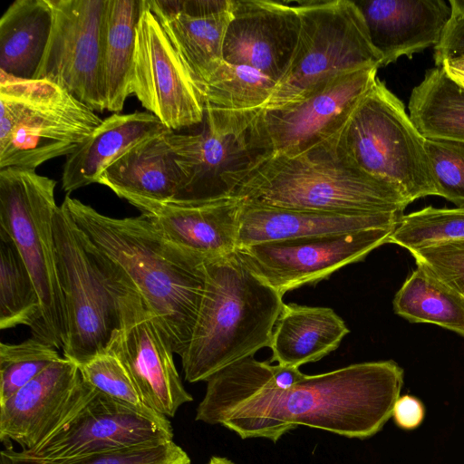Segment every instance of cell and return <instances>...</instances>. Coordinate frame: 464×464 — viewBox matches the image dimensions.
<instances>
[{"instance_id":"1","label":"cell","mask_w":464,"mask_h":464,"mask_svg":"<svg viewBox=\"0 0 464 464\" xmlns=\"http://www.w3.org/2000/svg\"><path fill=\"white\" fill-rule=\"evenodd\" d=\"M267 363L251 356L212 375L196 420L273 442L300 425L366 439L392 416L403 384V370L389 360L304 374L280 389L271 382Z\"/></svg>"},{"instance_id":"2","label":"cell","mask_w":464,"mask_h":464,"mask_svg":"<svg viewBox=\"0 0 464 464\" xmlns=\"http://www.w3.org/2000/svg\"><path fill=\"white\" fill-rule=\"evenodd\" d=\"M61 206L133 285L180 357L190 342L204 295L205 260L168 241L142 214L111 218L69 195Z\"/></svg>"},{"instance_id":"3","label":"cell","mask_w":464,"mask_h":464,"mask_svg":"<svg viewBox=\"0 0 464 464\" xmlns=\"http://www.w3.org/2000/svg\"><path fill=\"white\" fill-rule=\"evenodd\" d=\"M206 285L190 342L180 356L185 380L208 381L269 347L283 296L256 276L237 251L205 260Z\"/></svg>"},{"instance_id":"4","label":"cell","mask_w":464,"mask_h":464,"mask_svg":"<svg viewBox=\"0 0 464 464\" xmlns=\"http://www.w3.org/2000/svg\"><path fill=\"white\" fill-rule=\"evenodd\" d=\"M336 134L300 154L262 160L236 197L294 209L403 213L409 200L392 184L354 165L341 150Z\"/></svg>"},{"instance_id":"5","label":"cell","mask_w":464,"mask_h":464,"mask_svg":"<svg viewBox=\"0 0 464 464\" xmlns=\"http://www.w3.org/2000/svg\"><path fill=\"white\" fill-rule=\"evenodd\" d=\"M53 233L66 320L62 351L78 366L108 350L121 324V298L135 287L63 206L54 213Z\"/></svg>"},{"instance_id":"6","label":"cell","mask_w":464,"mask_h":464,"mask_svg":"<svg viewBox=\"0 0 464 464\" xmlns=\"http://www.w3.org/2000/svg\"><path fill=\"white\" fill-rule=\"evenodd\" d=\"M0 169H36L69 156L102 122L72 94L46 80L0 71Z\"/></svg>"},{"instance_id":"7","label":"cell","mask_w":464,"mask_h":464,"mask_svg":"<svg viewBox=\"0 0 464 464\" xmlns=\"http://www.w3.org/2000/svg\"><path fill=\"white\" fill-rule=\"evenodd\" d=\"M336 138L354 165L395 186L410 203L437 196L426 138L402 102L378 77Z\"/></svg>"},{"instance_id":"8","label":"cell","mask_w":464,"mask_h":464,"mask_svg":"<svg viewBox=\"0 0 464 464\" xmlns=\"http://www.w3.org/2000/svg\"><path fill=\"white\" fill-rule=\"evenodd\" d=\"M56 181L33 169H0V235L16 246L36 287L42 318L34 336L64 346L66 320L53 233Z\"/></svg>"},{"instance_id":"9","label":"cell","mask_w":464,"mask_h":464,"mask_svg":"<svg viewBox=\"0 0 464 464\" xmlns=\"http://www.w3.org/2000/svg\"><path fill=\"white\" fill-rule=\"evenodd\" d=\"M298 42L284 76L262 110L292 102L339 74L382 67L365 21L353 0H301Z\"/></svg>"},{"instance_id":"10","label":"cell","mask_w":464,"mask_h":464,"mask_svg":"<svg viewBox=\"0 0 464 464\" xmlns=\"http://www.w3.org/2000/svg\"><path fill=\"white\" fill-rule=\"evenodd\" d=\"M205 127L197 134L166 133L180 181L170 201L201 203L236 197L255 167L265 159L251 133L259 111H222L205 107Z\"/></svg>"},{"instance_id":"11","label":"cell","mask_w":464,"mask_h":464,"mask_svg":"<svg viewBox=\"0 0 464 464\" xmlns=\"http://www.w3.org/2000/svg\"><path fill=\"white\" fill-rule=\"evenodd\" d=\"M378 67L347 72L282 106L259 110L251 133L265 159L300 154L336 133L377 79Z\"/></svg>"},{"instance_id":"12","label":"cell","mask_w":464,"mask_h":464,"mask_svg":"<svg viewBox=\"0 0 464 464\" xmlns=\"http://www.w3.org/2000/svg\"><path fill=\"white\" fill-rule=\"evenodd\" d=\"M169 418L110 397L93 387L63 422L24 454L59 460L173 440ZM21 451V450H20Z\"/></svg>"},{"instance_id":"13","label":"cell","mask_w":464,"mask_h":464,"mask_svg":"<svg viewBox=\"0 0 464 464\" xmlns=\"http://www.w3.org/2000/svg\"><path fill=\"white\" fill-rule=\"evenodd\" d=\"M130 94L171 130L204 119L202 92L146 0L136 28Z\"/></svg>"},{"instance_id":"14","label":"cell","mask_w":464,"mask_h":464,"mask_svg":"<svg viewBox=\"0 0 464 464\" xmlns=\"http://www.w3.org/2000/svg\"><path fill=\"white\" fill-rule=\"evenodd\" d=\"M393 230L372 228L271 241L240 247L237 253L256 276L283 296L363 260L372 250L389 243Z\"/></svg>"},{"instance_id":"15","label":"cell","mask_w":464,"mask_h":464,"mask_svg":"<svg viewBox=\"0 0 464 464\" xmlns=\"http://www.w3.org/2000/svg\"><path fill=\"white\" fill-rule=\"evenodd\" d=\"M48 2L53 13L52 28L33 79L55 83L95 112H102L105 102L101 53L105 0Z\"/></svg>"},{"instance_id":"16","label":"cell","mask_w":464,"mask_h":464,"mask_svg":"<svg viewBox=\"0 0 464 464\" xmlns=\"http://www.w3.org/2000/svg\"><path fill=\"white\" fill-rule=\"evenodd\" d=\"M121 324L108 350L130 373L143 402L168 418L193 401L173 359L171 340L135 289L121 298Z\"/></svg>"},{"instance_id":"17","label":"cell","mask_w":464,"mask_h":464,"mask_svg":"<svg viewBox=\"0 0 464 464\" xmlns=\"http://www.w3.org/2000/svg\"><path fill=\"white\" fill-rule=\"evenodd\" d=\"M300 31L296 7L270 0H232L223 60L246 65L276 83L295 51Z\"/></svg>"},{"instance_id":"18","label":"cell","mask_w":464,"mask_h":464,"mask_svg":"<svg viewBox=\"0 0 464 464\" xmlns=\"http://www.w3.org/2000/svg\"><path fill=\"white\" fill-rule=\"evenodd\" d=\"M88 389L77 364L62 357L0 404V440L29 451L63 422Z\"/></svg>"},{"instance_id":"19","label":"cell","mask_w":464,"mask_h":464,"mask_svg":"<svg viewBox=\"0 0 464 464\" xmlns=\"http://www.w3.org/2000/svg\"><path fill=\"white\" fill-rule=\"evenodd\" d=\"M130 204L168 241L204 260L224 257L238 249L241 198L192 204L133 200Z\"/></svg>"},{"instance_id":"20","label":"cell","mask_w":464,"mask_h":464,"mask_svg":"<svg viewBox=\"0 0 464 464\" xmlns=\"http://www.w3.org/2000/svg\"><path fill=\"white\" fill-rule=\"evenodd\" d=\"M365 21L372 45L382 54V67L401 56L411 58L435 47L450 18L443 0H353Z\"/></svg>"},{"instance_id":"21","label":"cell","mask_w":464,"mask_h":464,"mask_svg":"<svg viewBox=\"0 0 464 464\" xmlns=\"http://www.w3.org/2000/svg\"><path fill=\"white\" fill-rule=\"evenodd\" d=\"M403 213H346L294 209L244 202L238 248L271 241L395 228Z\"/></svg>"},{"instance_id":"22","label":"cell","mask_w":464,"mask_h":464,"mask_svg":"<svg viewBox=\"0 0 464 464\" xmlns=\"http://www.w3.org/2000/svg\"><path fill=\"white\" fill-rule=\"evenodd\" d=\"M165 135L145 140L121 153L102 169L97 183L129 203L170 202L179 189L180 177Z\"/></svg>"},{"instance_id":"23","label":"cell","mask_w":464,"mask_h":464,"mask_svg":"<svg viewBox=\"0 0 464 464\" xmlns=\"http://www.w3.org/2000/svg\"><path fill=\"white\" fill-rule=\"evenodd\" d=\"M149 111L114 113L71 155L67 156L62 175V187L72 192L97 183L101 172L130 148L150 138L170 131Z\"/></svg>"},{"instance_id":"24","label":"cell","mask_w":464,"mask_h":464,"mask_svg":"<svg viewBox=\"0 0 464 464\" xmlns=\"http://www.w3.org/2000/svg\"><path fill=\"white\" fill-rule=\"evenodd\" d=\"M349 332L332 308L284 304L269 345L271 361L297 368L317 362L337 349Z\"/></svg>"},{"instance_id":"25","label":"cell","mask_w":464,"mask_h":464,"mask_svg":"<svg viewBox=\"0 0 464 464\" xmlns=\"http://www.w3.org/2000/svg\"><path fill=\"white\" fill-rule=\"evenodd\" d=\"M146 2L202 92L204 84L224 61L223 46L232 0L223 10L201 14L172 10L161 0Z\"/></svg>"},{"instance_id":"26","label":"cell","mask_w":464,"mask_h":464,"mask_svg":"<svg viewBox=\"0 0 464 464\" xmlns=\"http://www.w3.org/2000/svg\"><path fill=\"white\" fill-rule=\"evenodd\" d=\"M142 0H105L101 81L105 110L120 112L130 94L136 28Z\"/></svg>"},{"instance_id":"27","label":"cell","mask_w":464,"mask_h":464,"mask_svg":"<svg viewBox=\"0 0 464 464\" xmlns=\"http://www.w3.org/2000/svg\"><path fill=\"white\" fill-rule=\"evenodd\" d=\"M53 24L48 0H15L0 19V71L33 79Z\"/></svg>"},{"instance_id":"28","label":"cell","mask_w":464,"mask_h":464,"mask_svg":"<svg viewBox=\"0 0 464 464\" xmlns=\"http://www.w3.org/2000/svg\"><path fill=\"white\" fill-rule=\"evenodd\" d=\"M410 117L428 139L464 142V91L441 67L426 71L409 101Z\"/></svg>"},{"instance_id":"29","label":"cell","mask_w":464,"mask_h":464,"mask_svg":"<svg viewBox=\"0 0 464 464\" xmlns=\"http://www.w3.org/2000/svg\"><path fill=\"white\" fill-rule=\"evenodd\" d=\"M392 306L409 322L436 324L464 337V296L420 266L398 290Z\"/></svg>"},{"instance_id":"30","label":"cell","mask_w":464,"mask_h":464,"mask_svg":"<svg viewBox=\"0 0 464 464\" xmlns=\"http://www.w3.org/2000/svg\"><path fill=\"white\" fill-rule=\"evenodd\" d=\"M42 307L33 278L14 244L0 235V328L40 326Z\"/></svg>"},{"instance_id":"31","label":"cell","mask_w":464,"mask_h":464,"mask_svg":"<svg viewBox=\"0 0 464 464\" xmlns=\"http://www.w3.org/2000/svg\"><path fill=\"white\" fill-rule=\"evenodd\" d=\"M276 85L256 69L223 61L202 88L204 108L233 112L262 110Z\"/></svg>"},{"instance_id":"32","label":"cell","mask_w":464,"mask_h":464,"mask_svg":"<svg viewBox=\"0 0 464 464\" xmlns=\"http://www.w3.org/2000/svg\"><path fill=\"white\" fill-rule=\"evenodd\" d=\"M464 240V208L427 207L402 215L389 243L412 251L431 245Z\"/></svg>"},{"instance_id":"33","label":"cell","mask_w":464,"mask_h":464,"mask_svg":"<svg viewBox=\"0 0 464 464\" xmlns=\"http://www.w3.org/2000/svg\"><path fill=\"white\" fill-rule=\"evenodd\" d=\"M57 348L35 337L0 343V404L60 360Z\"/></svg>"},{"instance_id":"34","label":"cell","mask_w":464,"mask_h":464,"mask_svg":"<svg viewBox=\"0 0 464 464\" xmlns=\"http://www.w3.org/2000/svg\"><path fill=\"white\" fill-rule=\"evenodd\" d=\"M0 464H191V459L180 446L171 440L59 460L34 459L6 446L0 452Z\"/></svg>"},{"instance_id":"35","label":"cell","mask_w":464,"mask_h":464,"mask_svg":"<svg viewBox=\"0 0 464 464\" xmlns=\"http://www.w3.org/2000/svg\"><path fill=\"white\" fill-rule=\"evenodd\" d=\"M82 380L110 397L145 411L149 408L119 357L111 350L101 353L78 365Z\"/></svg>"},{"instance_id":"36","label":"cell","mask_w":464,"mask_h":464,"mask_svg":"<svg viewBox=\"0 0 464 464\" xmlns=\"http://www.w3.org/2000/svg\"><path fill=\"white\" fill-rule=\"evenodd\" d=\"M425 149L437 196L464 208V142L426 138Z\"/></svg>"},{"instance_id":"37","label":"cell","mask_w":464,"mask_h":464,"mask_svg":"<svg viewBox=\"0 0 464 464\" xmlns=\"http://www.w3.org/2000/svg\"><path fill=\"white\" fill-rule=\"evenodd\" d=\"M420 266L464 296V240L410 251Z\"/></svg>"},{"instance_id":"38","label":"cell","mask_w":464,"mask_h":464,"mask_svg":"<svg viewBox=\"0 0 464 464\" xmlns=\"http://www.w3.org/2000/svg\"><path fill=\"white\" fill-rule=\"evenodd\" d=\"M464 54V15L451 14L440 37L434 47L436 67H441L443 62Z\"/></svg>"},{"instance_id":"39","label":"cell","mask_w":464,"mask_h":464,"mask_svg":"<svg viewBox=\"0 0 464 464\" xmlns=\"http://www.w3.org/2000/svg\"><path fill=\"white\" fill-rule=\"evenodd\" d=\"M392 416L396 424L405 430L417 428L424 417L422 403L412 396L400 397L395 402Z\"/></svg>"},{"instance_id":"40","label":"cell","mask_w":464,"mask_h":464,"mask_svg":"<svg viewBox=\"0 0 464 464\" xmlns=\"http://www.w3.org/2000/svg\"><path fill=\"white\" fill-rule=\"evenodd\" d=\"M441 68L446 75L464 91V54L445 60Z\"/></svg>"},{"instance_id":"41","label":"cell","mask_w":464,"mask_h":464,"mask_svg":"<svg viewBox=\"0 0 464 464\" xmlns=\"http://www.w3.org/2000/svg\"><path fill=\"white\" fill-rule=\"evenodd\" d=\"M451 14L464 15V0H450Z\"/></svg>"},{"instance_id":"42","label":"cell","mask_w":464,"mask_h":464,"mask_svg":"<svg viewBox=\"0 0 464 464\" xmlns=\"http://www.w3.org/2000/svg\"><path fill=\"white\" fill-rule=\"evenodd\" d=\"M207 464H235V463L227 458L213 456L210 458L209 461Z\"/></svg>"}]
</instances>
